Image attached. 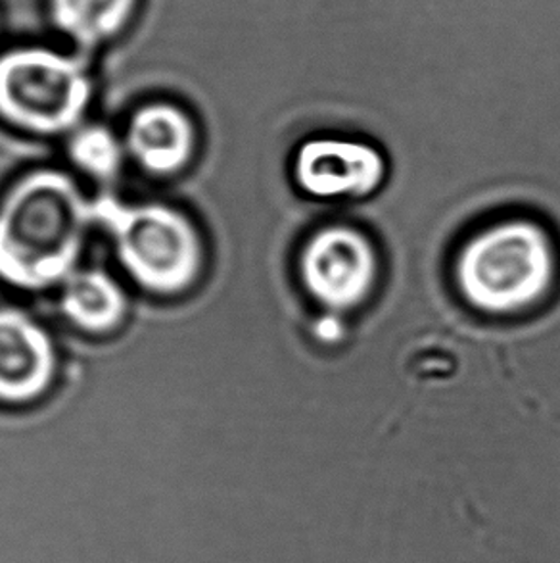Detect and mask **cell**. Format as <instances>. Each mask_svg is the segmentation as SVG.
<instances>
[{"label": "cell", "mask_w": 560, "mask_h": 563, "mask_svg": "<svg viewBox=\"0 0 560 563\" xmlns=\"http://www.w3.org/2000/svg\"><path fill=\"white\" fill-rule=\"evenodd\" d=\"M92 202L60 169H35L0 200V282L14 289L61 287L79 269Z\"/></svg>", "instance_id": "cell-1"}, {"label": "cell", "mask_w": 560, "mask_h": 563, "mask_svg": "<svg viewBox=\"0 0 560 563\" xmlns=\"http://www.w3.org/2000/svg\"><path fill=\"white\" fill-rule=\"evenodd\" d=\"M557 252L536 221L508 220L472 236L455 264L464 300L488 313L523 312L553 287Z\"/></svg>", "instance_id": "cell-2"}, {"label": "cell", "mask_w": 560, "mask_h": 563, "mask_svg": "<svg viewBox=\"0 0 560 563\" xmlns=\"http://www.w3.org/2000/svg\"><path fill=\"white\" fill-rule=\"evenodd\" d=\"M92 218L112 236L123 269L146 292L177 297L202 274V236L189 216L171 206L100 197L92 202Z\"/></svg>", "instance_id": "cell-3"}, {"label": "cell", "mask_w": 560, "mask_h": 563, "mask_svg": "<svg viewBox=\"0 0 560 563\" xmlns=\"http://www.w3.org/2000/svg\"><path fill=\"white\" fill-rule=\"evenodd\" d=\"M92 97L83 64L45 46H23L0 56V118L37 135L81 128Z\"/></svg>", "instance_id": "cell-4"}, {"label": "cell", "mask_w": 560, "mask_h": 563, "mask_svg": "<svg viewBox=\"0 0 560 563\" xmlns=\"http://www.w3.org/2000/svg\"><path fill=\"white\" fill-rule=\"evenodd\" d=\"M300 277L311 298L326 310H354L371 297L379 256L361 231L333 225L317 231L303 246Z\"/></svg>", "instance_id": "cell-5"}, {"label": "cell", "mask_w": 560, "mask_h": 563, "mask_svg": "<svg viewBox=\"0 0 560 563\" xmlns=\"http://www.w3.org/2000/svg\"><path fill=\"white\" fill-rule=\"evenodd\" d=\"M294 177L311 197L361 198L382 185L387 162L374 146L361 141L318 137L300 146Z\"/></svg>", "instance_id": "cell-6"}, {"label": "cell", "mask_w": 560, "mask_h": 563, "mask_svg": "<svg viewBox=\"0 0 560 563\" xmlns=\"http://www.w3.org/2000/svg\"><path fill=\"white\" fill-rule=\"evenodd\" d=\"M53 339L38 321L15 308H0V402L30 404L56 377Z\"/></svg>", "instance_id": "cell-7"}, {"label": "cell", "mask_w": 560, "mask_h": 563, "mask_svg": "<svg viewBox=\"0 0 560 563\" xmlns=\"http://www.w3.org/2000/svg\"><path fill=\"white\" fill-rule=\"evenodd\" d=\"M197 145L194 123L181 108L156 102L131 115L125 148L152 176H173L189 166Z\"/></svg>", "instance_id": "cell-8"}, {"label": "cell", "mask_w": 560, "mask_h": 563, "mask_svg": "<svg viewBox=\"0 0 560 563\" xmlns=\"http://www.w3.org/2000/svg\"><path fill=\"white\" fill-rule=\"evenodd\" d=\"M60 308L76 328L108 333L125 320L130 302L112 275L102 269H77L61 285Z\"/></svg>", "instance_id": "cell-9"}, {"label": "cell", "mask_w": 560, "mask_h": 563, "mask_svg": "<svg viewBox=\"0 0 560 563\" xmlns=\"http://www.w3.org/2000/svg\"><path fill=\"white\" fill-rule=\"evenodd\" d=\"M137 0H51L56 27L77 45H102L125 30Z\"/></svg>", "instance_id": "cell-10"}, {"label": "cell", "mask_w": 560, "mask_h": 563, "mask_svg": "<svg viewBox=\"0 0 560 563\" xmlns=\"http://www.w3.org/2000/svg\"><path fill=\"white\" fill-rule=\"evenodd\" d=\"M69 161L87 176L112 181L122 172L125 143L104 125H81L74 131L68 145Z\"/></svg>", "instance_id": "cell-11"}, {"label": "cell", "mask_w": 560, "mask_h": 563, "mask_svg": "<svg viewBox=\"0 0 560 563\" xmlns=\"http://www.w3.org/2000/svg\"><path fill=\"white\" fill-rule=\"evenodd\" d=\"M317 335L321 341L326 343H334L341 336L340 321L336 320L334 316H326L317 323Z\"/></svg>", "instance_id": "cell-12"}]
</instances>
